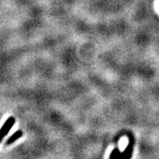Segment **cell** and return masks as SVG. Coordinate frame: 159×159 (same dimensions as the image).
<instances>
[{
  "label": "cell",
  "instance_id": "obj_2",
  "mask_svg": "<svg viewBox=\"0 0 159 159\" xmlns=\"http://www.w3.org/2000/svg\"><path fill=\"white\" fill-rule=\"evenodd\" d=\"M23 136V132L22 131H17L13 135L10 136L8 138V140H7L6 144H12L13 142H15L16 140H17L19 138H20L21 136Z\"/></svg>",
  "mask_w": 159,
  "mask_h": 159
},
{
  "label": "cell",
  "instance_id": "obj_1",
  "mask_svg": "<svg viewBox=\"0 0 159 159\" xmlns=\"http://www.w3.org/2000/svg\"><path fill=\"white\" fill-rule=\"evenodd\" d=\"M16 119L14 117H10L7 119L6 122L4 123V124L2 125V127L0 129V143L2 140V139L4 138L5 136L7 135V133L9 132L11 128H12L13 125L15 124Z\"/></svg>",
  "mask_w": 159,
  "mask_h": 159
}]
</instances>
